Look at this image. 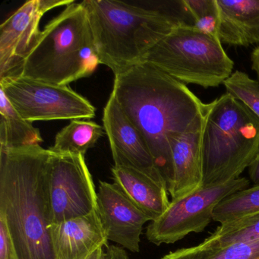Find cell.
I'll list each match as a JSON object with an SVG mask.
<instances>
[{
    "instance_id": "obj_19",
    "label": "cell",
    "mask_w": 259,
    "mask_h": 259,
    "mask_svg": "<svg viewBox=\"0 0 259 259\" xmlns=\"http://www.w3.org/2000/svg\"><path fill=\"white\" fill-rule=\"evenodd\" d=\"M259 239L227 245H210L201 242L189 248L171 251L161 259H257Z\"/></svg>"
},
{
    "instance_id": "obj_1",
    "label": "cell",
    "mask_w": 259,
    "mask_h": 259,
    "mask_svg": "<svg viewBox=\"0 0 259 259\" xmlns=\"http://www.w3.org/2000/svg\"><path fill=\"white\" fill-rule=\"evenodd\" d=\"M112 95L145 139L167 189L172 181V146L203 116V103L186 84L147 63L114 74Z\"/></svg>"
},
{
    "instance_id": "obj_21",
    "label": "cell",
    "mask_w": 259,
    "mask_h": 259,
    "mask_svg": "<svg viewBox=\"0 0 259 259\" xmlns=\"http://www.w3.org/2000/svg\"><path fill=\"white\" fill-rule=\"evenodd\" d=\"M255 239H259V211L221 224L203 242L227 245Z\"/></svg>"
},
{
    "instance_id": "obj_4",
    "label": "cell",
    "mask_w": 259,
    "mask_h": 259,
    "mask_svg": "<svg viewBox=\"0 0 259 259\" xmlns=\"http://www.w3.org/2000/svg\"><path fill=\"white\" fill-rule=\"evenodd\" d=\"M99 65L87 11L75 2L45 26L11 77L65 86L91 76Z\"/></svg>"
},
{
    "instance_id": "obj_17",
    "label": "cell",
    "mask_w": 259,
    "mask_h": 259,
    "mask_svg": "<svg viewBox=\"0 0 259 259\" xmlns=\"http://www.w3.org/2000/svg\"><path fill=\"white\" fill-rule=\"evenodd\" d=\"M40 130L24 119L0 89V149H16L40 145Z\"/></svg>"
},
{
    "instance_id": "obj_14",
    "label": "cell",
    "mask_w": 259,
    "mask_h": 259,
    "mask_svg": "<svg viewBox=\"0 0 259 259\" xmlns=\"http://www.w3.org/2000/svg\"><path fill=\"white\" fill-rule=\"evenodd\" d=\"M56 259H87L107 239L98 210L50 226Z\"/></svg>"
},
{
    "instance_id": "obj_26",
    "label": "cell",
    "mask_w": 259,
    "mask_h": 259,
    "mask_svg": "<svg viewBox=\"0 0 259 259\" xmlns=\"http://www.w3.org/2000/svg\"><path fill=\"white\" fill-rule=\"evenodd\" d=\"M250 180L254 185L259 184V150L255 158L248 167Z\"/></svg>"
},
{
    "instance_id": "obj_23",
    "label": "cell",
    "mask_w": 259,
    "mask_h": 259,
    "mask_svg": "<svg viewBox=\"0 0 259 259\" xmlns=\"http://www.w3.org/2000/svg\"><path fill=\"white\" fill-rule=\"evenodd\" d=\"M227 93L242 102L259 118V82L242 71L236 70L224 82Z\"/></svg>"
},
{
    "instance_id": "obj_7",
    "label": "cell",
    "mask_w": 259,
    "mask_h": 259,
    "mask_svg": "<svg viewBox=\"0 0 259 259\" xmlns=\"http://www.w3.org/2000/svg\"><path fill=\"white\" fill-rule=\"evenodd\" d=\"M248 186V180L239 177L222 184L203 186L186 196L172 200L166 211L147 227V239L160 245L202 232L213 221V210L218 204Z\"/></svg>"
},
{
    "instance_id": "obj_29",
    "label": "cell",
    "mask_w": 259,
    "mask_h": 259,
    "mask_svg": "<svg viewBox=\"0 0 259 259\" xmlns=\"http://www.w3.org/2000/svg\"><path fill=\"white\" fill-rule=\"evenodd\" d=\"M257 259H259V257H257Z\"/></svg>"
},
{
    "instance_id": "obj_5",
    "label": "cell",
    "mask_w": 259,
    "mask_h": 259,
    "mask_svg": "<svg viewBox=\"0 0 259 259\" xmlns=\"http://www.w3.org/2000/svg\"><path fill=\"white\" fill-rule=\"evenodd\" d=\"M259 150V118L226 93L208 103L202 136L203 186L240 177Z\"/></svg>"
},
{
    "instance_id": "obj_20",
    "label": "cell",
    "mask_w": 259,
    "mask_h": 259,
    "mask_svg": "<svg viewBox=\"0 0 259 259\" xmlns=\"http://www.w3.org/2000/svg\"><path fill=\"white\" fill-rule=\"evenodd\" d=\"M259 211V184L226 198L213 210V219L224 224Z\"/></svg>"
},
{
    "instance_id": "obj_16",
    "label": "cell",
    "mask_w": 259,
    "mask_h": 259,
    "mask_svg": "<svg viewBox=\"0 0 259 259\" xmlns=\"http://www.w3.org/2000/svg\"><path fill=\"white\" fill-rule=\"evenodd\" d=\"M113 183L147 215L151 222L158 219L169 207L167 186L132 168L113 166Z\"/></svg>"
},
{
    "instance_id": "obj_25",
    "label": "cell",
    "mask_w": 259,
    "mask_h": 259,
    "mask_svg": "<svg viewBox=\"0 0 259 259\" xmlns=\"http://www.w3.org/2000/svg\"><path fill=\"white\" fill-rule=\"evenodd\" d=\"M106 248H107L106 249L107 258L106 259H130L126 251L122 247L107 245Z\"/></svg>"
},
{
    "instance_id": "obj_27",
    "label": "cell",
    "mask_w": 259,
    "mask_h": 259,
    "mask_svg": "<svg viewBox=\"0 0 259 259\" xmlns=\"http://www.w3.org/2000/svg\"><path fill=\"white\" fill-rule=\"evenodd\" d=\"M251 69L255 72L257 81L259 82V45H257L251 55Z\"/></svg>"
},
{
    "instance_id": "obj_18",
    "label": "cell",
    "mask_w": 259,
    "mask_h": 259,
    "mask_svg": "<svg viewBox=\"0 0 259 259\" xmlns=\"http://www.w3.org/2000/svg\"><path fill=\"white\" fill-rule=\"evenodd\" d=\"M104 127L92 121L73 119L57 133L49 148L58 154H82L95 146L104 135Z\"/></svg>"
},
{
    "instance_id": "obj_9",
    "label": "cell",
    "mask_w": 259,
    "mask_h": 259,
    "mask_svg": "<svg viewBox=\"0 0 259 259\" xmlns=\"http://www.w3.org/2000/svg\"><path fill=\"white\" fill-rule=\"evenodd\" d=\"M48 187L51 224L85 216L98 208V192L82 154L53 152Z\"/></svg>"
},
{
    "instance_id": "obj_13",
    "label": "cell",
    "mask_w": 259,
    "mask_h": 259,
    "mask_svg": "<svg viewBox=\"0 0 259 259\" xmlns=\"http://www.w3.org/2000/svg\"><path fill=\"white\" fill-rule=\"evenodd\" d=\"M207 110L172 144L174 176L168 189L172 200L186 196L204 184L202 136Z\"/></svg>"
},
{
    "instance_id": "obj_8",
    "label": "cell",
    "mask_w": 259,
    "mask_h": 259,
    "mask_svg": "<svg viewBox=\"0 0 259 259\" xmlns=\"http://www.w3.org/2000/svg\"><path fill=\"white\" fill-rule=\"evenodd\" d=\"M0 89L26 120L91 119L95 107L68 85H54L22 77L0 79Z\"/></svg>"
},
{
    "instance_id": "obj_15",
    "label": "cell",
    "mask_w": 259,
    "mask_h": 259,
    "mask_svg": "<svg viewBox=\"0 0 259 259\" xmlns=\"http://www.w3.org/2000/svg\"><path fill=\"white\" fill-rule=\"evenodd\" d=\"M218 36L230 46L259 45V0H216Z\"/></svg>"
},
{
    "instance_id": "obj_2",
    "label": "cell",
    "mask_w": 259,
    "mask_h": 259,
    "mask_svg": "<svg viewBox=\"0 0 259 259\" xmlns=\"http://www.w3.org/2000/svg\"><path fill=\"white\" fill-rule=\"evenodd\" d=\"M52 154L40 145L0 149V216L18 259H56L48 187Z\"/></svg>"
},
{
    "instance_id": "obj_3",
    "label": "cell",
    "mask_w": 259,
    "mask_h": 259,
    "mask_svg": "<svg viewBox=\"0 0 259 259\" xmlns=\"http://www.w3.org/2000/svg\"><path fill=\"white\" fill-rule=\"evenodd\" d=\"M100 63L113 73L142 63L180 18L112 0H84ZM187 24V23H186Z\"/></svg>"
},
{
    "instance_id": "obj_24",
    "label": "cell",
    "mask_w": 259,
    "mask_h": 259,
    "mask_svg": "<svg viewBox=\"0 0 259 259\" xmlns=\"http://www.w3.org/2000/svg\"><path fill=\"white\" fill-rule=\"evenodd\" d=\"M0 259H18L7 221L0 216Z\"/></svg>"
},
{
    "instance_id": "obj_12",
    "label": "cell",
    "mask_w": 259,
    "mask_h": 259,
    "mask_svg": "<svg viewBox=\"0 0 259 259\" xmlns=\"http://www.w3.org/2000/svg\"><path fill=\"white\" fill-rule=\"evenodd\" d=\"M97 210L108 241L139 252L144 225L151 220L116 183L100 181Z\"/></svg>"
},
{
    "instance_id": "obj_28",
    "label": "cell",
    "mask_w": 259,
    "mask_h": 259,
    "mask_svg": "<svg viewBox=\"0 0 259 259\" xmlns=\"http://www.w3.org/2000/svg\"><path fill=\"white\" fill-rule=\"evenodd\" d=\"M107 258V254L106 251H104V247L98 248L93 254H91L87 259H106Z\"/></svg>"
},
{
    "instance_id": "obj_10",
    "label": "cell",
    "mask_w": 259,
    "mask_h": 259,
    "mask_svg": "<svg viewBox=\"0 0 259 259\" xmlns=\"http://www.w3.org/2000/svg\"><path fill=\"white\" fill-rule=\"evenodd\" d=\"M74 0H29L0 25V79L13 76L29 54L41 31L48 12L67 7Z\"/></svg>"
},
{
    "instance_id": "obj_11",
    "label": "cell",
    "mask_w": 259,
    "mask_h": 259,
    "mask_svg": "<svg viewBox=\"0 0 259 259\" xmlns=\"http://www.w3.org/2000/svg\"><path fill=\"white\" fill-rule=\"evenodd\" d=\"M103 123L115 166L136 169L166 183L157 169L143 136L125 116L112 94L104 109Z\"/></svg>"
},
{
    "instance_id": "obj_6",
    "label": "cell",
    "mask_w": 259,
    "mask_h": 259,
    "mask_svg": "<svg viewBox=\"0 0 259 259\" xmlns=\"http://www.w3.org/2000/svg\"><path fill=\"white\" fill-rule=\"evenodd\" d=\"M184 84L216 88L233 74L234 63L219 37L183 23L160 40L142 60Z\"/></svg>"
},
{
    "instance_id": "obj_22",
    "label": "cell",
    "mask_w": 259,
    "mask_h": 259,
    "mask_svg": "<svg viewBox=\"0 0 259 259\" xmlns=\"http://www.w3.org/2000/svg\"><path fill=\"white\" fill-rule=\"evenodd\" d=\"M180 4L195 28L219 37V16L216 0H182Z\"/></svg>"
}]
</instances>
